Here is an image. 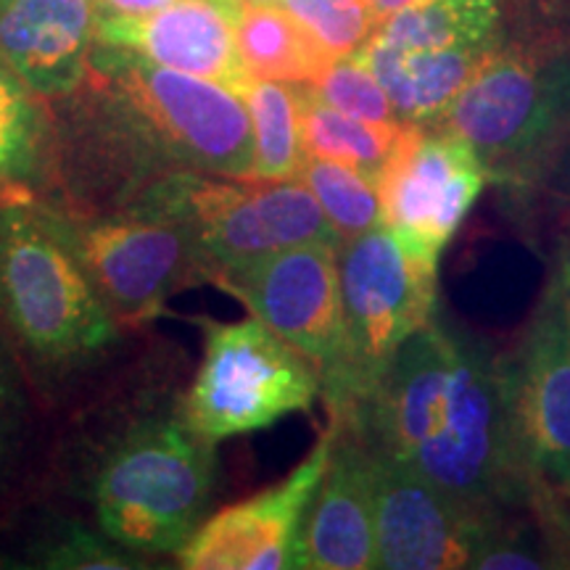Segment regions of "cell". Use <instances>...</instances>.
<instances>
[{"label": "cell", "instance_id": "obj_1", "mask_svg": "<svg viewBox=\"0 0 570 570\" xmlns=\"http://www.w3.org/2000/svg\"><path fill=\"white\" fill-rule=\"evenodd\" d=\"M338 423L483 512L520 502L533 475L512 362L439 320L399 348L356 415Z\"/></svg>", "mask_w": 570, "mask_h": 570}, {"label": "cell", "instance_id": "obj_2", "mask_svg": "<svg viewBox=\"0 0 570 570\" xmlns=\"http://www.w3.org/2000/svg\"><path fill=\"white\" fill-rule=\"evenodd\" d=\"M90 75L101 82L104 109L154 177H254L252 117L230 85L159 67L104 42L92 46Z\"/></svg>", "mask_w": 570, "mask_h": 570}, {"label": "cell", "instance_id": "obj_3", "mask_svg": "<svg viewBox=\"0 0 570 570\" xmlns=\"http://www.w3.org/2000/svg\"><path fill=\"white\" fill-rule=\"evenodd\" d=\"M0 327L56 377L92 365L119 341L51 198L0 206Z\"/></svg>", "mask_w": 570, "mask_h": 570}, {"label": "cell", "instance_id": "obj_4", "mask_svg": "<svg viewBox=\"0 0 570 570\" xmlns=\"http://www.w3.org/2000/svg\"><path fill=\"white\" fill-rule=\"evenodd\" d=\"M217 479V441L177 412L142 417L106 449L92 475L98 529L135 554H177L202 529Z\"/></svg>", "mask_w": 570, "mask_h": 570}, {"label": "cell", "instance_id": "obj_5", "mask_svg": "<svg viewBox=\"0 0 570 570\" xmlns=\"http://www.w3.org/2000/svg\"><path fill=\"white\" fill-rule=\"evenodd\" d=\"M51 204L119 327L148 323L175 294L209 283L196 227L177 198L175 173L114 209L71 212L53 198Z\"/></svg>", "mask_w": 570, "mask_h": 570}, {"label": "cell", "instance_id": "obj_6", "mask_svg": "<svg viewBox=\"0 0 570 570\" xmlns=\"http://www.w3.org/2000/svg\"><path fill=\"white\" fill-rule=\"evenodd\" d=\"M194 323L204 331V356L177 415L202 436L225 441L265 431L296 412H312L323 396L309 356L262 320Z\"/></svg>", "mask_w": 570, "mask_h": 570}, {"label": "cell", "instance_id": "obj_7", "mask_svg": "<svg viewBox=\"0 0 570 570\" xmlns=\"http://www.w3.org/2000/svg\"><path fill=\"white\" fill-rule=\"evenodd\" d=\"M338 248L306 244L259 259L214 269L209 283L238 298L252 317L273 327L312 360L323 381V399L333 420L356 410V386L348 352Z\"/></svg>", "mask_w": 570, "mask_h": 570}, {"label": "cell", "instance_id": "obj_8", "mask_svg": "<svg viewBox=\"0 0 570 570\" xmlns=\"http://www.w3.org/2000/svg\"><path fill=\"white\" fill-rule=\"evenodd\" d=\"M338 275L360 410L399 348L436 320L439 262L381 225L341 244Z\"/></svg>", "mask_w": 570, "mask_h": 570}, {"label": "cell", "instance_id": "obj_9", "mask_svg": "<svg viewBox=\"0 0 570 570\" xmlns=\"http://www.w3.org/2000/svg\"><path fill=\"white\" fill-rule=\"evenodd\" d=\"M441 125L473 146L489 175L520 169L570 127V53L497 51Z\"/></svg>", "mask_w": 570, "mask_h": 570}, {"label": "cell", "instance_id": "obj_10", "mask_svg": "<svg viewBox=\"0 0 570 570\" xmlns=\"http://www.w3.org/2000/svg\"><path fill=\"white\" fill-rule=\"evenodd\" d=\"M175 188L196 227L209 277L214 269L294 246L344 244L302 177L259 180L175 173Z\"/></svg>", "mask_w": 570, "mask_h": 570}, {"label": "cell", "instance_id": "obj_11", "mask_svg": "<svg viewBox=\"0 0 570 570\" xmlns=\"http://www.w3.org/2000/svg\"><path fill=\"white\" fill-rule=\"evenodd\" d=\"M487 164L444 125H404L381 177L383 225L439 262L489 180Z\"/></svg>", "mask_w": 570, "mask_h": 570}, {"label": "cell", "instance_id": "obj_12", "mask_svg": "<svg viewBox=\"0 0 570 570\" xmlns=\"http://www.w3.org/2000/svg\"><path fill=\"white\" fill-rule=\"evenodd\" d=\"M370 446V444H367ZM373 454L375 550L386 570L470 568L497 512L460 502L407 462L386 452Z\"/></svg>", "mask_w": 570, "mask_h": 570}, {"label": "cell", "instance_id": "obj_13", "mask_svg": "<svg viewBox=\"0 0 570 570\" xmlns=\"http://www.w3.org/2000/svg\"><path fill=\"white\" fill-rule=\"evenodd\" d=\"M336 425L283 481L206 518L177 552L185 570H283L294 568L296 541L306 508L331 462Z\"/></svg>", "mask_w": 570, "mask_h": 570}, {"label": "cell", "instance_id": "obj_14", "mask_svg": "<svg viewBox=\"0 0 570 570\" xmlns=\"http://www.w3.org/2000/svg\"><path fill=\"white\" fill-rule=\"evenodd\" d=\"M240 3L244 0H173L142 17H98L96 42L244 92L252 77L240 63L235 40Z\"/></svg>", "mask_w": 570, "mask_h": 570}, {"label": "cell", "instance_id": "obj_15", "mask_svg": "<svg viewBox=\"0 0 570 570\" xmlns=\"http://www.w3.org/2000/svg\"><path fill=\"white\" fill-rule=\"evenodd\" d=\"M512 377L525 462L547 487L570 497V327L554 291L512 362Z\"/></svg>", "mask_w": 570, "mask_h": 570}, {"label": "cell", "instance_id": "obj_16", "mask_svg": "<svg viewBox=\"0 0 570 570\" xmlns=\"http://www.w3.org/2000/svg\"><path fill=\"white\" fill-rule=\"evenodd\" d=\"M331 462L306 508L294 568L370 570L377 568L373 454L352 425L338 423Z\"/></svg>", "mask_w": 570, "mask_h": 570}, {"label": "cell", "instance_id": "obj_17", "mask_svg": "<svg viewBox=\"0 0 570 570\" xmlns=\"http://www.w3.org/2000/svg\"><path fill=\"white\" fill-rule=\"evenodd\" d=\"M96 27V0H6L0 56L40 98H69L90 75Z\"/></svg>", "mask_w": 570, "mask_h": 570}, {"label": "cell", "instance_id": "obj_18", "mask_svg": "<svg viewBox=\"0 0 570 570\" xmlns=\"http://www.w3.org/2000/svg\"><path fill=\"white\" fill-rule=\"evenodd\" d=\"M497 51L499 42L446 51H402L370 38L356 56L386 88L399 122L433 127L444 122L465 85Z\"/></svg>", "mask_w": 570, "mask_h": 570}, {"label": "cell", "instance_id": "obj_19", "mask_svg": "<svg viewBox=\"0 0 570 570\" xmlns=\"http://www.w3.org/2000/svg\"><path fill=\"white\" fill-rule=\"evenodd\" d=\"M59 132L46 98L30 90L0 56V206L38 198L56 183Z\"/></svg>", "mask_w": 570, "mask_h": 570}, {"label": "cell", "instance_id": "obj_20", "mask_svg": "<svg viewBox=\"0 0 570 570\" xmlns=\"http://www.w3.org/2000/svg\"><path fill=\"white\" fill-rule=\"evenodd\" d=\"M235 40L240 63L254 80L309 85L333 61L281 3L244 0L235 21Z\"/></svg>", "mask_w": 570, "mask_h": 570}, {"label": "cell", "instance_id": "obj_21", "mask_svg": "<svg viewBox=\"0 0 570 570\" xmlns=\"http://www.w3.org/2000/svg\"><path fill=\"white\" fill-rule=\"evenodd\" d=\"M370 38L402 51L497 46L499 0H412L377 21Z\"/></svg>", "mask_w": 570, "mask_h": 570}, {"label": "cell", "instance_id": "obj_22", "mask_svg": "<svg viewBox=\"0 0 570 570\" xmlns=\"http://www.w3.org/2000/svg\"><path fill=\"white\" fill-rule=\"evenodd\" d=\"M298 96H302L304 156L346 164L377 180L394 154L404 125H375L348 117L320 101L306 85H298Z\"/></svg>", "mask_w": 570, "mask_h": 570}, {"label": "cell", "instance_id": "obj_23", "mask_svg": "<svg viewBox=\"0 0 570 570\" xmlns=\"http://www.w3.org/2000/svg\"><path fill=\"white\" fill-rule=\"evenodd\" d=\"M240 96L254 130V177L259 180L298 177L304 164L298 85L252 77Z\"/></svg>", "mask_w": 570, "mask_h": 570}, {"label": "cell", "instance_id": "obj_24", "mask_svg": "<svg viewBox=\"0 0 570 570\" xmlns=\"http://www.w3.org/2000/svg\"><path fill=\"white\" fill-rule=\"evenodd\" d=\"M298 177L309 185L341 240L360 238L383 225L381 188L370 175L346 164L304 156Z\"/></svg>", "mask_w": 570, "mask_h": 570}, {"label": "cell", "instance_id": "obj_25", "mask_svg": "<svg viewBox=\"0 0 570 570\" xmlns=\"http://www.w3.org/2000/svg\"><path fill=\"white\" fill-rule=\"evenodd\" d=\"M21 568L46 570H132L146 568L138 554L106 537L90 531L75 520L56 518L30 539L17 562Z\"/></svg>", "mask_w": 570, "mask_h": 570}, {"label": "cell", "instance_id": "obj_26", "mask_svg": "<svg viewBox=\"0 0 570 570\" xmlns=\"http://www.w3.org/2000/svg\"><path fill=\"white\" fill-rule=\"evenodd\" d=\"M331 59L360 51L377 19L370 0H277Z\"/></svg>", "mask_w": 570, "mask_h": 570}, {"label": "cell", "instance_id": "obj_27", "mask_svg": "<svg viewBox=\"0 0 570 570\" xmlns=\"http://www.w3.org/2000/svg\"><path fill=\"white\" fill-rule=\"evenodd\" d=\"M320 101L348 117L365 119L375 125H399V117L391 104L386 88L373 75L360 56H344L333 59L320 71L317 80L306 85Z\"/></svg>", "mask_w": 570, "mask_h": 570}, {"label": "cell", "instance_id": "obj_28", "mask_svg": "<svg viewBox=\"0 0 570 570\" xmlns=\"http://www.w3.org/2000/svg\"><path fill=\"white\" fill-rule=\"evenodd\" d=\"M470 568L475 570H541L560 568L550 554L539 550V541L529 537V531H504L499 520L481 539Z\"/></svg>", "mask_w": 570, "mask_h": 570}, {"label": "cell", "instance_id": "obj_29", "mask_svg": "<svg viewBox=\"0 0 570 570\" xmlns=\"http://www.w3.org/2000/svg\"><path fill=\"white\" fill-rule=\"evenodd\" d=\"M21 420H24V391H21L17 356L0 327V465L9 458L13 439L21 431Z\"/></svg>", "mask_w": 570, "mask_h": 570}, {"label": "cell", "instance_id": "obj_30", "mask_svg": "<svg viewBox=\"0 0 570 570\" xmlns=\"http://www.w3.org/2000/svg\"><path fill=\"white\" fill-rule=\"evenodd\" d=\"M173 0H96L98 17H142Z\"/></svg>", "mask_w": 570, "mask_h": 570}, {"label": "cell", "instance_id": "obj_31", "mask_svg": "<svg viewBox=\"0 0 570 570\" xmlns=\"http://www.w3.org/2000/svg\"><path fill=\"white\" fill-rule=\"evenodd\" d=\"M554 296H558L560 302V309L562 315H566V323L570 327V262L560 267V275H558V283H554Z\"/></svg>", "mask_w": 570, "mask_h": 570}, {"label": "cell", "instance_id": "obj_32", "mask_svg": "<svg viewBox=\"0 0 570 570\" xmlns=\"http://www.w3.org/2000/svg\"><path fill=\"white\" fill-rule=\"evenodd\" d=\"M407 3H412V0H370V6H373V13H375L377 21H381L383 17H389V13L399 11L402 6H407Z\"/></svg>", "mask_w": 570, "mask_h": 570}, {"label": "cell", "instance_id": "obj_33", "mask_svg": "<svg viewBox=\"0 0 570 570\" xmlns=\"http://www.w3.org/2000/svg\"><path fill=\"white\" fill-rule=\"evenodd\" d=\"M248 3H277V0H248Z\"/></svg>", "mask_w": 570, "mask_h": 570}, {"label": "cell", "instance_id": "obj_34", "mask_svg": "<svg viewBox=\"0 0 570 570\" xmlns=\"http://www.w3.org/2000/svg\"><path fill=\"white\" fill-rule=\"evenodd\" d=\"M6 3V0H0V6H3Z\"/></svg>", "mask_w": 570, "mask_h": 570}]
</instances>
